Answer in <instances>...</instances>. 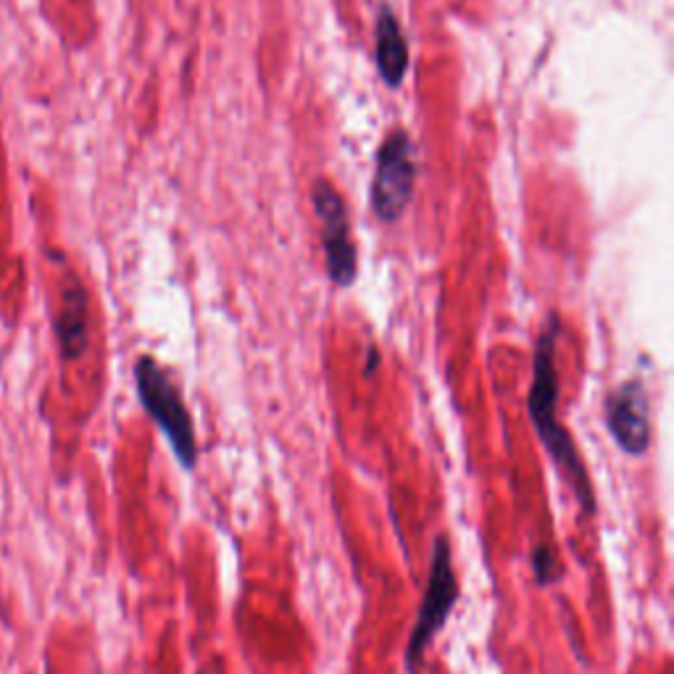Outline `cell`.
Returning a JSON list of instances; mask_svg holds the SVG:
<instances>
[{
	"label": "cell",
	"instance_id": "obj_4",
	"mask_svg": "<svg viewBox=\"0 0 674 674\" xmlns=\"http://www.w3.org/2000/svg\"><path fill=\"white\" fill-rule=\"evenodd\" d=\"M414 143L403 130H393L378 153L372 182V209L382 222H395L414 195Z\"/></svg>",
	"mask_w": 674,
	"mask_h": 674
},
{
	"label": "cell",
	"instance_id": "obj_2",
	"mask_svg": "<svg viewBox=\"0 0 674 674\" xmlns=\"http://www.w3.org/2000/svg\"><path fill=\"white\" fill-rule=\"evenodd\" d=\"M134 382H138L140 403H143L151 420L164 432L177 461H180L184 470H193L198 461L193 420H190L180 390L169 380L164 366L153 356H140L138 364H134Z\"/></svg>",
	"mask_w": 674,
	"mask_h": 674
},
{
	"label": "cell",
	"instance_id": "obj_7",
	"mask_svg": "<svg viewBox=\"0 0 674 674\" xmlns=\"http://www.w3.org/2000/svg\"><path fill=\"white\" fill-rule=\"evenodd\" d=\"M56 335L67 359H77L88 345V295L77 282V276L67 282L61 298L59 316H56Z\"/></svg>",
	"mask_w": 674,
	"mask_h": 674
},
{
	"label": "cell",
	"instance_id": "obj_5",
	"mask_svg": "<svg viewBox=\"0 0 674 674\" xmlns=\"http://www.w3.org/2000/svg\"><path fill=\"white\" fill-rule=\"evenodd\" d=\"M311 201H314V211L319 224H322L328 272L335 285L348 288L356 280V245L351 240V224H348L343 195L328 180H319L311 190Z\"/></svg>",
	"mask_w": 674,
	"mask_h": 674
},
{
	"label": "cell",
	"instance_id": "obj_6",
	"mask_svg": "<svg viewBox=\"0 0 674 674\" xmlns=\"http://www.w3.org/2000/svg\"><path fill=\"white\" fill-rule=\"evenodd\" d=\"M606 427L630 456H643L651 445L648 393L641 380H627L606 395Z\"/></svg>",
	"mask_w": 674,
	"mask_h": 674
},
{
	"label": "cell",
	"instance_id": "obj_1",
	"mask_svg": "<svg viewBox=\"0 0 674 674\" xmlns=\"http://www.w3.org/2000/svg\"><path fill=\"white\" fill-rule=\"evenodd\" d=\"M559 316L551 314L549 322L537 338L535 348V378H532V390L527 399V409L535 424L537 435H541L545 451L553 459V464L564 472L570 480L574 495H577L580 506L585 514L595 511L591 474L585 470V461L580 456L577 445L572 443L570 432L559 424L556 403H559V372H556V340H559Z\"/></svg>",
	"mask_w": 674,
	"mask_h": 674
},
{
	"label": "cell",
	"instance_id": "obj_3",
	"mask_svg": "<svg viewBox=\"0 0 674 674\" xmlns=\"http://www.w3.org/2000/svg\"><path fill=\"white\" fill-rule=\"evenodd\" d=\"M459 598V580L453 572L451 562V543L449 537L440 535L435 541V553H432V570L427 587H424V598L420 616H416L414 633H411L409 648H406V666L411 672L422 664L424 651L430 648L432 637L440 633L449 614L453 612Z\"/></svg>",
	"mask_w": 674,
	"mask_h": 674
},
{
	"label": "cell",
	"instance_id": "obj_8",
	"mask_svg": "<svg viewBox=\"0 0 674 674\" xmlns=\"http://www.w3.org/2000/svg\"><path fill=\"white\" fill-rule=\"evenodd\" d=\"M409 69V46L399 17L390 6H382L378 13V72L388 88H399Z\"/></svg>",
	"mask_w": 674,
	"mask_h": 674
}]
</instances>
